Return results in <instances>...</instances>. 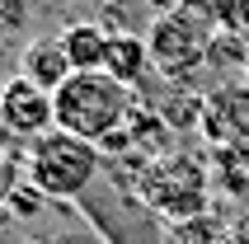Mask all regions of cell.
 <instances>
[{"label": "cell", "instance_id": "obj_16", "mask_svg": "<svg viewBox=\"0 0 249 244\" xmlns=\"http://www.w3.org/2000/svg\"><path fill=\"white\" fill-rule=\"evenodd\" d=\"M38 244H71V240H38Z\"/></svg>", "mask_w": 249, "mask_h": 244}, {"label": "cell", "instance_id": "obj_1", "mask_svg": "<svg viewBox=\"0 0 249 244\" xmlns=\"http://www.w3.org/2000/svg\"><path fill=\"white\" fill-rule=\"evenodd\" d=\"M99 174H104L99 146L61 132V127L24 146V178L47 202H85V192L99 183Z\"/></svg>", "mask_w": 249, "mask_h": 244}, {"label": "cell", "instance_id": "obj_5", "mask_svg": "<svg viewBox=\"0 0 249 244\" xmlns=\"http://www.w3.org/2000/svg\"><path fill=\"white\" fill-rule=\"evenodd\" d=\"M197 132H202L207 150L249 146V80H221L212 94H202Z\"/></svg>", "mask_w": 249, "mask_h": 244}, {"label": "cell", "instance_id": "obj_8", "mask_svg": "<svg viewBox=\"0 0 249 244\" xmlns=\"http://www.w3.org/2000/svg\"><path fill=\"white\" fill-rule=\"evenodd\" d=\"M108 38H113V33L99 28L94 19L61 28V47H66L71 70H104V61H108Z\"/></svg>", "mask_w": 249, "mask_h": 244}, {"label": "cell", "instance_id": "obj_7", "mask_svg": "<svg viewBox=\"0 0 249 244\" xmlns=\"http://www.w3.org/2000/svg\"><path fill=\"white\" fill-rule=\"evenodd\" d=\"M19 75H28L42 89H61V85L75 75L66 61V47H61V33H42V38H28L24 52H19Z\"/></svg>", "mask_w": 249, "mask_h": 244}, {"label": "cell", "instance_id": "obj_13", "mask_svg": "<svg viewBox=\"0 0 249 244\" xmlns=\"http://www.w3.org/2000/svg\"><path fill=\"white\" fill-rule=\"evenodd\" d=\"M24 183V155H10V150H0V230L14 226L10 216V192Z\"/></svg>", "mask_w": 249, "mask_h": 244}, {"label": "cell", "instance_id": "obj_9", "mask_svg": "<svg viewBox=\"0 0 249 244\" xmlns=\"http://www.w3.org/2000/svg\"><path fill=\"white\" fill-rule=\"evenodd\" d=\"M146 66H151L146 33H113L108 38V61H104V70H108L113 80H123L127 89H137L141 75H146Z\"/></svg>", "mask_w": 249, "mask_h": 244}, {"label": "cell", "instance_id": "obj_3", "mask_svg": "<svg viewBox=\"0 0 249 244\" xmlns=\"http://www.w3.org/2000/svg\"><path fill=\"white\" fill-rule=\"evenodd\" d=\"M137 202L146 211H155L160 221L179 226V221H193L207 211V197H212V169L197 155L188 150H169L160 160H151L146 169L137 174L132 183Z\"/></svg>", "mask_w": 249, "mask_h": 244}, {"label": "cell", "instance_id": "obj_4", "mask_svg": "<svg viewBox=\"0 0 249 244\" xmlns=\"http://www.w3.org/2000/svg\"><path fill=\"white\" fill-rule=\"evenodd\" d=\"M221 38V24L202 10L174 5V10L155 14L146 28V47H151V66L165 75L169 85H188L193 70L212 66V47Z\"/></svg>", "mask_w": 249, "mask_h": 244}, {"label": "cell", "instance_id": "obj_6", "mask_svg": "<svg viewBox=\"0 0 249 244\" xmlns=\"http://www.w3.org/2000/svg\"><path fill=\"white\" fill-rule=\"evenodd\" d=\"M0 127L19 141H38L56 127V99L52 89L33 85L28 75H10L0 89Z\"/></svg>", "mask_w": 249, "mask_h": 244}, {"label": "cell", "instance_id": "obj_11", "mask_svg": "<svg viewBox=\"0 0 249 244\" xmlns=\"http://www.w3.org/2000/svg\"><path fill=\"white\" fill-rule=\"evenodd\" d=\"M155 113L169 122V132H193L197 122H202V94H193L188 85H169L165 104H160Z\"/></svg>", "mask_w": 249, "mask_h": 244}, {"label": "cell", "instance_id": "obj_10", "mask_svg": "<svg viewBox=\"0 0 249 244\" xmlns=\"http://www.w3.org/2000/svg\"><path fill=\"white\" fill-rule=\"evenodd\" d=\"M212 188L231 192V197H249V146H226L212 150Z\"/></svg>", "mask_w": 249, "mask_h": 244}, {"label": "cell", "instance_id": "obj_18", "mask_svg": "<svg viewBox=\"0 0 249 244\" xmlns=\"http://www.w3.org/2000/svg\"><path fill=\"white\" fill-rule=\"evenodd\" d=\"M245 80H249V70H245Z\"/></svg>", "mask_w": 249, "mask_h": 244}, {"label": "cell", "instance_id": "obj_15", "mask_svg": "<svg viewBox=\"0 0 249 244\" xmlns=\"http://www.w3.org/2000/svg\"><path fill=\"white\" fill-rule=\"evenodd\" d=\"M216 244H245V240H235V235L226 230V235H221V240H216Z\"/></svg>", "mask_w": 249, "mask_h": 244}, {"label": "cell", "instance_id": "obj_12", "mask_svg": "<svg viewBox=\"0 0 249 244\" xmlns=\"http://www.w3.org/2000/svg\"><path fill=\"white\" fill-rule=\"evenodd\" d=\"M226 235V226L212 211H202V216H193V221H179V226H169V240L174 244H216Z\"/></svg>", "mask_w": 249, "mask_h": 244}, {"label": "cell", "instance_id": "obj_2", "mask_svg": "<svg viewBox=\"0 0 249 244\" xmlns=\"http://www.w3.org/2000/svg\"><path fill=\"white\" fill-rule=\"evenodd\" d=\"M52 99H56V127L80 141H94V146L118 127H127L137 108V94L123 80H113L108 70H75Z\"/></svg>", "mask_w": 249, "mask_h": 244}, {"label": "cell", "instance_id": "obj_17", "mask_svg": "<svg viewBox=\"0 0 249 244\" xmlns=\"http://www.w3.org/2000/svg\"><path fill=\"white\" fill-rule=\"evenodd\" d=\"M0 89H5V80H0Z\"/></svg>", "mask_w": 249, "mask_h": 244}, {"label": "cell", "instance_id": "obj_14", "mask_svg": "<svg viewBox=\"0 0 249 244\" xmlns=\"http://www.w3.org/2000/svg\"><path fill=\"white\" fill-rule=\"evenodd\" d=\"M42 207H47V197H42V192L33 188L28 178H24V183H19V188L10 192V216H14V221H33V216L42 211Z\"/></svg>", "mask_w": 249, "mask_h": 244}]
</instances>
